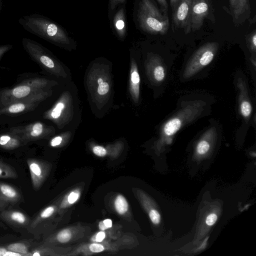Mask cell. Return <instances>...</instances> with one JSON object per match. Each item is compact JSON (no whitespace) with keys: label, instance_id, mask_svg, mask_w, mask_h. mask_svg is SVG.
<instances>
[{"label":"cell","instance_id":"obj_18","mask_svg":"<svg viewBox=\"0 0 256 256\" xmlns=\"http://www.w3.org/2000/svg\"><path fill=\"white\" fill-rule=\"evenodd\" d=\"M0 199L14 205L22 202L23 198L17 188L8 184L0 182Z\"/></svg>","mask_w":256,"mask_h":256},{"label":"cell","instance_id":"obj_13","mask_svg":"<svg viewBox=\"0 0 256 256\" xmlns=\"http://www.w3.org/2000/svg\"><path fill=\"white\" fill-rule=\"evenodd\" d=\"M230 14L236 26L248 20L251 14L250 0H228Z\"/></svg>","mask_w":256,"mask_h":256},{"label":"cell","instance_id":"obj_25","mask_svg":"<svg viewBox=\"0 0 256 256\" xmlns=\"http://www.w3.org/2000/svg\"><path fill=\"white\" fill-rule=\"evenodd\" d=\"M18 174L14 167L0 160V178H16Z\"/></svg>","mask_w":256,"mask_h":256},{"label":"cell","instance_id":"obj_42","mask_svg":"<svg viewBox=\"0 0 256 256\" xmlns=\"http://www.w3.org/2000/svg\"><path fill=\"white\" fill-rule=\"evenodd\" d=\"M98 227H99L100 229L102 230H106V228L105 226L104 225L102 221H101L99 222Z\"/></svg>","mask_w":256,"mask_h":256},{"label":"cell","instance_id":"obj_35","mask_svg":"<svg viewBox=\"0 0 256 256\" xmlns=\"http://www.w3.org/2000/svg\"><path fill=\"white\" fill-rule=\"evenodd\" d=\"M160 6L162 12L168 15V4L166 0H156Z\"/></svg>","mask_w":256,"mask_h":256},{"label":"cell","instance_id":"obj_14","mask_svg":"<svg viewBox=\"0 0 256 256\" xmlns=\"http://www.w3.org/2000/svg\"><path fill=\"white\" fill-rule=\"evenodd\" d=\"M26 162L29 168L32 186L38 190L42 185L48 174L47 164L36 158H29Z\"/></svg>","mask_w":256,"mask_h":256},{"label":"cell","instance_id":"obj_28","mask_svg":"<svg viewBox=\"0 0 256 256\" xmlns=\"http://www.w3.org/2000/svg\"><path fill=\"white\" fill-rule=\"evenodd\" d=\"M97 92L100 96L106 95L110 91V86L108 82L104 81L102 78L97 80Z\"/></svg>","mask_w":256,"mask_h":256},{"label":"cell","instance_id":"obj_37","mask_svg":"<svg viewBox=\"0 0 256 256\" xmlns=\"http://www.w3.org/2000/svg\"><path fill=\"white\" fill-rule=\"evenodd\" d=\"M9 252L4 245L0 244V256H8Z\"/></svg>","mask_w":256,"mask_h":256},{"label":"cell","instance_id":"obj_16","mask_svg":"<svg viewBox=\"0 0 256 256\" xmlns=\"http://www.w3.org/2000/svg\"><path fill=\"white\" fill-rule=\"evenodd\" d=\"M215 140V133L212 128L208 130L197 142L194 152L196 160H202L207 156L212 151Z\"/></svg>","mask_w":256,"mask_h":256},{"label":"cell","instance_id":"obj_22","mask_svg":"<svg viewBox=\"0 0 256 256\" xmlns=\"http://www.w3.org/2000/svg\"><path fill=\"white\" fill-rule=\"evenodd\" d=\"M113 23L118 36L122 38H124L126 34V16L124 8H121L115 14Z\"/></svg>","mask_w":256,"mask_h":256},{"label":"cell","instance_id":"obj_3","mask_svg":"<svg viewBox=\"0 0 256 256\" xmlns=\"http://www.w3.org/2000/svg\"><path fill=\"white\" fill-rule=\"evenodd\" d=\"M48 81L42 78H30L19 84L0 92V108L14 102L31 98L48 91Z\"/></svg>","mask_w":256,"mask_h":256},{"label":"cell","instance_id":"obj_1","mask_svg":"<svg viewBox=\"0 0 256 256\" xmlns=\"http://www.w3.org/2000/svg\"><path fill=\"white\" fill-rule=\"evenodd\" d=\"M19 24L26 31L52 43L68 44L70 38L58 25L46 17L31 14L22 16Z\"/></svg>","mask_w":256,"mask_h":256},{"label":"cell","instance_id":"obj_5","mask_svg":"<svg viewBox=\"0 0 256 256\" xmlns=\"http://www.w3.org/2000/svg\"><path fill=\"white\" fill-rule=\"evenodd\" d=\"M22 43L26 52L42 68L52 74H62V68L59 63L42 44L26 38H22Z\"/></svg>","mask_w":256,"mask_h":256},{"label":"cell","instance_id":"obj_19","mask_svg":"<svg viewBox=\"0 0 256 256\" xmlns=\"http://www.w3.org/2000/svg\"><path fill=\"white\" fill-rule=\"evenodd\" d=\"M38 244L34 239H24L14 240L4 245L9 250L20 254L22 256H28L31 250Z\"/></svg>","mask_w":256,"mask_h":256},{"label":"cell","instance_id":"obj_7","mask_svg":"<svg viewBox=\"0 0 256 256\" xmlns=\"http://www.w3.org/2000/svg\"><path fill=\"white\" fill-rule=\"evenodd\" d=\"M9 131L18 136L26 144L47 137L52 133V130L41 122H35L24 126H12Z\"/></svg>","mask_w":256,"mask_h":256},{"label":"cell","instance_id":"obj_20","mask_svg":"<svg viewBox=\"0 0 256 256\" xmlns=\"http://www.w3.org/2000/svg\"><path fill=\"white\" fill-rule=\"evenodd\" d=\"M25 145L21 138L10 132L0 134V148L12 150Z\"/></svg>","mask_w":256,"mask_h":256},{"label":"cell","instance_id":"obj_6","mask_svg":"<svg viewBox=\"0 0 256 256\" xmlns=\"http://www.w3.org/2000/svg\"><path fill=\"white\" fill-rule=\"evenodd\" d=\"M218 48L216 42L206 43L198 48L190 59L183 76L188 78L208 65L214 59Z\"/></svg>","mask_w":256,"mask_h":256},{"label":"cell","instance_id":"obj_33","mask_svg":"<svg viewBox=\"0 0 256 256\" xmlns=\"http://www.w3.org/2000/svg\"><path fill=\"white\" fill-rule=\"evenodd\" d=\"M80 194L78 192H71L68 197V202L70 204L74 203L78 198Z\"/></svg>","mask_w":256,"mask_h":256},{"label":"cell","instance_id":"obj_12","mask_svg":"<svg viewBox=\"0 0 256 256\" xmlns=\"http://www.w3.org/2000/svg\"><path fill=\"white\" fill-rule=\"evenodd\" d=\"M56 210L54 205H50L40 210L31 219L28 228V233L32 234L35 238H38L44 232V228Z\"/></svg>","mask_w":256,"mask_h":256},{"label":"cell","instance_id":"obj_15","mask_svg":"<svg viewBox=\"0 0 256 256\" xmlns=\"http://www.w3.org/2000/svg\"><path fill=\"white\" fill-rule=\"evenodd\" d=\"M220 213V206L211 204L202 218L198 229L196 240H200L216 222Z\"/></svg>","mask_w":256,"mask_h":256},{"label":"cell","instance_id":"obj_43","mask_svg":"<svg viewBox=\"0 0 256 256\" xmlns=\"http://www.w3.org/2000/svg\"><path fill=\"white\" fill-rule=\"evenodd\" d=\"M0 228L5 230H6L7 228L4 223L2 222L1 220H0Z\"/></svg>","mask_w":256,"mask_h":256},{"label":"cell","instance_id":"obj_34","mask_svg":"<svg viewBox=\"0 0 256 256\" xmlns=\"http://www.w3.org/2000/svg\"><path fill=\"white\" fill-rule=\"evenodd\" d=\"M62 136H58L53 138L50 141V145L52 147H56L60 145L62 141Z\"/></svg>","mask_w":256,"mask_h":256},{"label":"cell","instance_id":"obj_31","mask_svg":"<svg viewBox=\"0 0 256 256\" xmlns=\"http://www.w3.org/2000/svg\"><path fill=\"white\" fill-rule=\"evenodd\" d=\"M90 250L94 253H98L102 252L104 250V248L103 245L93 243L90 246Z\"/></svg>","mask_w":256,"mask_h":256},{"label":"cell","instance_id":"obj_8","mask_svg":"<svg viewBox=\"0 0 256 256\" xmlns=\"http://www.w3.org/2000/svg\"><path fill=\"white\" fill-rule=\"evenodd\" d=\"M48 94V92L10 103L0 108V115L16 116L34 110Z\"/></svg>","mask_w":256,"mask_h":256},{"label":"cell","instance_id":"obj_44","mask_svg":"<svg viewBox=\"0 0 256 256\" xmlns=\"http://www.w3.org/2000/svg\"><path fill=\"white\" fill-rule=\"evenodd\" d=\"M2 0H0V12L2 10Z\"/></svg>","mask_w":256,"mask_h":256},{"label":"cell","instance_id":"obj_10","mask_svg":"<svg viewBox=\"0 0 256 256\" xmlns=\"http://www.w3.org/2000/svg\"><path fill=\"white\" fill-rule=\"evenodd\" d=\"M192 0H180L172 14V21L174 27L183 28L186 34L190 32V14Z\"/></svg>","mask_w":256,"mask_h":256},{"label":"cell","instance_id":"obj_26","mask_svg":"<svg viewBox=\"0 0 256 256\" xmlns=\"http://www.w3.org/2000/svg\"><path fill=\"white\" fill-rule=\"evenodd\" d=\"M114 207L119 214H123L128 211V204L126 199L122 196L119 194L115 199Z\"/></svg>","mask_w":256,"mask_h":256},{"label":"cell","instance_id":"obj_4","mask_svg":"<svg viewBox=\"0 0 256 256\" xmlns=\"http://www.w3.org/2000/svg\"><path fill=\"white\" fill-rule=\"evenodd\" d=\"M203 105L201 102L194 101L188 104L176 114L168 120L162 126L158 141L160 147L168 144L170 140L185 124L192 120L200 113Z\"/></svg>","mask_w":256,"mask_h":256},{"label":"cell","instance_id":"obj_30","mask_svg":"<svg viewBox=\"0 0 256 256\" xmlns=\"http://www.w3.org/2000/svg\"><path fill=\"white\" fill-rule=\"evenodd\" d=\"M92 151L96 155L100 157L104 156L106 154V149L100 146H94L92 148Z\"/></svg>","mask_w":256,"mask_h":256},{"label":"cell","instance_id":"obj_39","mask_svg":"<svg viewBox=\"0 0 256 256\" xmlns=\"http://www.w3.org/2000/svg\"><path fill=\"white\" fill-rule=\"evenodd\" d=\"M120 0H110L109 9L114 10L119 4Z\"/></svg>","mask_w":256,"mask_h":256},{"label":"cell","instance_id":"obj_11","mask_svg":"<svg viewBox=\"0 0 256 256\" xmlns=\"http://www.w3.org/2000/svg\"><path fill=\"white\" fill-rule=\"evenodd\" d=\"M209 0H192L190 14V31L201 28L210 10Z\"/></svg>","mask_w":256,"mask_h":256},{"label":"cell","instance_id":"obj_32","mask_svg":"<svg viewBox=\"0 0 256 256\" xmlns=\"http://www.w3.org/2000/svg\"><path fill=\"white\" fill-rule=\"evenodd\" d=\"M12 48L13 46L10 44L0 45V61L4 54Z\"/></svg>","mask_w":256,"mask_h":256},{"label":"cell","instance_id":"obj_2","mask_svg":"<svg viewBox=\"0 0 256 256\" xmlns=\"http://www.w3.org/2000/svg\"><path fill=\"white\" fill-rule=\"evenodd\" d=\"M137 18L140 27L147 33L163 35L169 29L168 15L161 12L151 0H140Z\"/></svg>","mask_w":256,"mask_h":256},{"label":"cell","instance_id":"obj_17","mask_svg":"<svg viewBox=\"0 0 256 256\" xmlns=\"http://www.w3.org/2000/svg\"><path fill=\"white\" fill-rule=\"evenodd\" d=\"M66 98L64 96L58 100L54 105L44 114V118L60 124L64 118V114L68 110Z\"/></svg>","mask_w":256,"mask_h":256},{"label":"cell","instance_id":"obj_29","mask_svg":"<svg viewBox=\"0 0 256 256\" xmlns=\"http://www.w3.org/2000/svg\"><path fill=\"white\" fill-rule=\"evenodd\" d=\"M248 48L252 53L255 54L256 50V30H254L246 37Z\"/></svg>","mask_w":256,"mask_h":256},{"label":"cell","instance_id":"obj_9","mask_svg":"<svg viewBox=\"0 0 256 256\" xmlns=\"http://www.w3.org/2000/svg\"><path fill=\"white\" fill-rule=\"evenodd\" d=\"M0 220L18 232H28L31 218L21 210L8 208L0 211Z\"/></svg>","mask_w":256,"mask_h":256},{"label":"cell","instance_id":"obj_36","mask_svg":"<svg viewBox=\"0 0 256 256\" xmlns=\"http://www.w3.org/2000/svg\"><path fill=\"white\" fill-rule=\"evenodd\" d=\"M106 237V234L103 231L98 232L92 240L96 242H102Z\"/></svg>","mask_w":256,"mask_h":256},{"label":"cell","instance_id":"obj_40","mask_svg":"<svg viewBox=\"0 0 256 256\" xmlns=\"http://www.w3.org/2000/svg\"><path fill=\"white\" fill-rule=\"evenodd\" d=\"M180 0H170V6L173 12L177 7Z\"/></svg>","mask_w":256,"mask_h":256},{"label":"cell","instance_id":"obj_41","mask_svg":"<svg viewBox=\"0 0 256 256\" xmlns=\"http://www.w3.org/2000/svg\"><path fill=\"white\" fill-rule=\"evenodd\" d=\"M104 225L106 227V229L110 228L112 226V221L110 219L107 218L105 219L102 221Z\"/></svg>","mask_w":256,"mask_h":256},{"label":"cell","instance_id":"obj_23","mask_svg":"<svg viewBox=\"0 0 256 256\" xmlns=\"http://www.w3.org/2000/svg\"><path fill=\"white\" fill-rule=\"evenodd\" d=\"M146 204L150 221L154 224L158 225L161 222L162 216L159 210L156 208V205L152 204L150 200H146Z\"/></svg>","mask_w":256,"mask_h":256},{"label":"cell","instance_id":"obj_45","mask_svg":"<svg viewBox=\"0 0 256 256\" xmlns=\"http://www.w3.org/2000/svg\"><path fill=\"white\" fill-rule=\"evenodd\" d=\"M126 0H120L119 4L123 3Z\"/></svg>","mask_w":256,"mask_h":256},{"label":"cell","instance_id":"obj_38","mask_svg":"<svg viewBox=\"0 0 256 256\" xmlns=\"http://www.w3.org/2000/svg\"><path fill=\"white\" fill-rule=\"evenodd\" d=\"M10 203L0 199V211L10 208Z\"/></svg>","mask_w":256,"mask_h":256},{"label":"cell","instance_id":"obj_27","mask_svg":"<svg viewBox=\"0 0 256 256\" xmlns=\"http://www.w3.org/2000/svg\"><path fill=\"white\" fill-rule=\"evenodd\" d=\"M156 64L152 69V76L156 82H162L165 78V70L163 66L160 64L158 58Z\"/></svg>","mask_w":256,"mask_h":256},{"label":"cell","instance_id":"obj_24","mask_svg":"<svg viewBox=\"0 0 256 256\" xmlns=\"http://www.w3.org/2000/svg\"><path fill=\"white\" fill-rule=\"evenodd\" d=\"M240 111L241 114L245 119H248L250 117L252 111V106L248 98L245 93L242 94L240 98Z\"/></svg>","mask_w":256,"mask_h":256},{"label":"cell","instance_id":"obj_21","mask_svg":"<svg viewBox=\"0 0 256 256\" xmlns=\"http://www.w3.org/2000/svg\"><path fill=\"white\" fill-rule=\"evenodd\" d=\"M140 76L135 61L132 60L130 69V91L134 100L136 102L140 97Z\"/></svg>","mask_w":256,"mask_h":256}]
</instances>
